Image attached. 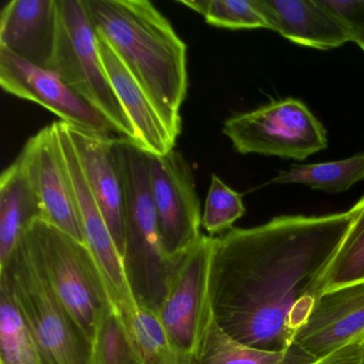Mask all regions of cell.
<instances>
[{"mask_svg":"<svg viewBox=\"0 0 364 364\" xmlns=\"http://www.w3.org/2000/svg\"><path fill=\"white\" fill-rule=\"evenodd\" d=\"M357 215L274 217L213 240V317L247 346L281 351L294 344L323 294L326 272Z\"/></svg>","mask_w":364,"mask_h":364,"instance_id":"1","label":"cell"},{"mask_svg":"<svg viewBox=\"0 0 364 364\" xmlns=\"http://www.w3.org/2000/svg\"><path fill=\"white\" fill-rule=\"evenodd\" d=\"M97 35L150 97L174 139L188 89L187 46L148 0H84Z\"/></svg>","mask_w":364,"mask_h":364,"instance_id":"2","label":"cell"},{"mask_svg":"<svg viewBox=\"0 0 364 364\" xmlns=\"http://www.w3.org/2000/svg\"><path fill=\"white\" fill-rule=\"evenodd\" d=\"M125 193L123 267L136 304L159 315L178 269L159 233L151 193L149 153L131 140L117 138Z\"/></svg>","mask_w":364,"mask_h":364,"instance_id":"3","label":"cell"},{"mask_svg":"<svg viewBox=\"0 0 364 364\" xmlns=\"http://www.w3.org/2000/svg\"><path fill=\"white\" fill-rule=\"evenodd\" d=\"M0 274L31 327L42 364H92V341L57 297L24 236Z\"/></svg>","mask_w":364,"mask_h":364,"instance_id":"4","label":"cell"},{"mask_svg":"<svg viewBox=\"0 0 364 364\" xmlns=\"http://www.w3.org/2000/svg\"><path fill=\"white\" fill-rule=\"evenodd\" d=\"M24 240L61 304L93 341L112 302L90 249L42 219L31 225Z\"/></svg>","mask_w":364,"mask_h":364,"instance_id":"5","label":"cell"},{"mask_svg":"<svg viewBox=\"0 0 364 364\" xmlns=\"http://www.w3.org/2000/svg\"><path fill=\"white\" fill-rule=\"evenodd\" d=\"M53 71L104 116L114 133L136 144L133 125L104 68L97 31L84 0H58V38Z\"/></svg>","mask_w":364,"mask_h":364,"instance_id":"6","label":"cell"},{"mask_svg":"<svg viewBox=\"0 0 364 364\" xmlns=\"http://www.w3.org/2000/svg\"><path fill=\"white\" fill-rule=\"evenodd\" d=\"M223 132L240 154L302 161L328 146L323 123L293 97L235 114L225 121Z\"/></svg>","mask_w":364,"mask_h":364,"instance_id":"7","label":"cell"},{"mask_svg":"<svg viewBox=\"0 0 364 364\" xmlns=\"http://www.w3.org/2000/svg\"><path fill=\"white\" fill-rule=\"evenodd\" d=\"M213 240L202 234L182 255L159 314L181 364L193 363L212 321Z\"/></svg>","mask_w":364,"mask_h":364,"instance_id":"8","label":"cell"},{"mask_svg":"<svg viewBox=\"0 0 364 364\" xmlns=\"http://www.w3.org/2000/svg\"><path fill=\"white\" fill-rule=\"evenodd\" d=\"M151 193L168 257L178 259L201 237L200 200L188 161L172 150L149 154Z\"/></svg>","mask_w":364,"mask_h":364,"instance_id":"9","label":"cell"},{"mask_svg":"<svg viewBox=\"0 0 364 364\" xmlns=\"http://www.w3.org/2000/svg\"><path fill=\"white\" fill-rule=\"evenodd\" d=\"M43 210V220L84 242L73 182L65 163L57 123L43 127L18 156Z\"/></svg>","mask_w":364,"mask_h":364,"instance_id":"10","label":"cell"},{"mask_svg":"<svg viewBox=\"0 0 364 364\" xmlns=\"http://www.w3.org/2000/svg\"><path fill=\"white\" fill-rule=\"evenodd\" d=\"M56 123L65 163L73 182L85 244L90 249L103 274L114 310L132 333L137 304L127 283L122 257L114 244L105 218L89 189L67 127L61 121Z\"/></svg>","mask_w":364,"mask_h":364,"instance_id":"11","label":"cell"},{"mask_svg":"<svg viewBox=\"0 0 364 364\" xmlns=\"http://www.w3.org/2000/svg\"><path fill=\"white\" fill-rule=\"evenodd\" d=\"M0 86L10 95L43 106L70 127L101 135L114 132L104 116L56 72L31 65L5 48H0Z\"/></svg>","mask_w":364,"mask_h":364,"instance_id":"12","label":"cell"},{"mask_svg":"<svg viewBox=\"0 0 364 364\" xmlns=\"http://www.w3.org/2000/svg\"><path fill=\"white\" fill-rule=\"evenodd\" d=\"M65 127L89 189L123 257L125 250V193L117 138L75 129L68 124Z\"/></svg>","mask_w":364,"mask_h":364,"instance_id":"13","label":"cell"},{"mask_svg":"<svg viewBox=\"0 0 364 364\" xmlns=\"http://www.w3.org/2000/svg\"><path fill=\"white\" fill-rule=\"evenodd\" d=\"M364 336V281L323 291L294 343L318 360Z\"/></svg>","mask_w":364,"mask_h":364,"instance_id":"14","label":"cell"},{"mask_svg":"<svg viewBox=\"0 0 364 364\" xmlns=\"http://www.w3.org/2000/svg\"><path fill=\"white\" fill-rule=\"evenodd\" d=\"M58 38V0H12L0 14V48L53 70Z\"/></svg>","mask_w":364,"mask_h":364,"instance_id":"15","label":"cell"},{"mask_svg":"<svg viewBox=\"0 0 364 364\" xmlns=\"http://www.w3.org/2000/svg\"><path fill=\"white\" fill-rule=\"evenodd\" d=\"M270 31L298 46L328 50L351 42L338 16L319 0H257Z\"/></svg>","mask_w":364,"mask_h":364,"instance_id":"16","label":"cell"},{"mask_svg":"<svg viewBox=\"0 0 364 364\" xmlns=\"http://www.w3.org/2000/svg\"><path fill=\"white\" fill-rule=\"evenodd\" d=\"M97 46L110 84L133 125L136 146L154 155H164L173 150L176 140L172 137L146 91L123 65L112 46L100 35H97Z\"/></svg>","mask_w":364,"mask_h":364,"instance_id":"17","label":"cell"},{"mask_svg":"<svg viewBox=\"0 0 364 364\" xmlns=\"http://www.w3.org/2000/svg\"><path fill=\"white\" fill-rule=\"evenodd\" d=\"M43 210L18 159L0 176V267Z\"/></svg>","mask_w":364,"mask_h":364,"instance_id":"18","label":"cell"},{"mask_svg":"<svg viewBox=\"0 0 364 364\" xmlns=\"http://www.w3.org/2000/svg\"><path fill=\"white\" fill-rule=\"evenodd\" d=\"M316 359L294 343L281 351L247 346L228 336L212 317L193 364H311Z\"/></svg>","mask_w":364,"mask_h":364,"instance_id":"19","label":"cell"},{"mask_svg":"<svg viewBox=\"0 0 364 364\" xmlns=\"http://www.w3.org/2000/svg\"><path fill=\"white\" fill-rule=\"evenodd\" d=\"M0 364H42L33 332L4 274H0Z\"/></svg>","mask_w":364,"mask_h":364,"instance_id":"20","label":"cell"},{"mask_svg":"<svg viewBox=\"0 0 364 364\" xmlns=\"http://www.w3.org/2000/svg\"><path fill=\"white\" fill-rule=\"evenodd\" d=\"M364 180V153L327 163L291 165L281 170L266 185L304 184L315 191L336 193L348 191L353 185Z\"/></svg>","mask_w":364,"mask_h":364,"instance_id":"21","label":"cell"},{"mask_svg":"<svg viewBox=\"0 0 364 364\" xmlns=\"http://www.w3.org/2000/svg\"><path fill=\"white\" fill-rule=\"evenodd\" d=\"M355 205L357 215L326 272L323 293L364 281V197Z\"/></svg>","mask_w":364,"mask_h":364,"instance_id":"22","label":"cell"},{"mask_svg":"<svg viewBox=\"0 0 364 364\" xmlns=\"http://www.w3.org/2000/svg\"><path fill=\"white\" fill-rule=\"evenodd\" d=\"M92 364H144L135 338L110 306L100 321L92 341Z\"/></svg>","mask_w":364,"mask_h":364,"instance_id":"23","label":"cell"},{"mask_svg":"<svg viewBox=\"0 0 364 364\" xmlns=\"http://www.w3.org/2000/svg\"><path fill=\"white\" fill-rule=\"evenodd\" d=\"M178 4L201 14L218 28L269 29L257 0H178Z\"/></svg>","mask_w":364,"mask_h":364,"instance_id":"24","label":"cell"},{"mask_svg":"<svg viewBox=\"0 0 364 364\" xmlns=\"http://www.w3.org/2000/svg\"><path fill=\"white\" fill-rule=\"evenodd\" d=\"M133 334L144 364H181L161 318L152 311L137 306Z\"/></svg>","mask_w":364,"mask_h":364,"instance_id":"25","label":"cell"},{"mask_svg":"<svg viewBox=\"0 0 364 364\" xmlns=\"http://www.w3.org/2000/svg\"><path fill=\"white\" fill-rule=\"evenodd\" d=\"M246 213L242 195L213 174L210 191L202 215V225L212 237L233 229V225Z\"/></svg>","mask_w":364,"mask_h":364,"instance_id":"26","label":"cell"},{"mask_svg":"<svg viewBox=\"0 0 364 364\" xmlns=\"http://www.w3.org/2000/svg\"><path fill=\"white\" fill-rule=\"evenodd\" d=\"M340 18L350 33L351 42L364 48V0H319Z\"/></svg>","mask_w":364,"mask_h":364,"instance_id":"27","label":"cell"},{"mask_svg":"<svg viewBox=\"0 0 364 364\" xmlns=\"http://www.w3.org/2000/svg\"><path fill=\"white\" fill-rule=\"evenodd\" d=\"M311 364H364V336Z\"/></svg>","mask_w":364,"mask_h":364,"instance_id":"28","label":"cell"},{"mask_svg":"<svg viewBox=\"0 0 364 364\" xmlns=\"http://www.w3.org/2000/svg\"><path fill=\"white\" fill-rule=\"evenodd\" d=\"M361 50H363V52H364V48H361Z\"/></svg>","mask_w":364,"mask_h":364,"instance_id":"29","label":"cell"}]
</instances>
